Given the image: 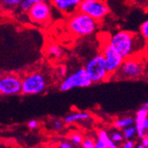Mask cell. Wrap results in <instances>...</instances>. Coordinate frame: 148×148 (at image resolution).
Instances as JSON below:
<instances>
[{
  "mask_svg": "<svg viewBox=\"0 0 148 148\" xmlns=\"http://www.w3.org/2000/svg\"><path fill=\"white\" fill-rule=\"evenodd\" d=\"M108 41L125 59L131 56L139 55L146 46V42L140 35L132 32L120 30L108 37Z\"/></svg>",
  "mask_w": 148,
  "mask_h": 148,
  "instance_id": "obj_1",
  "label": "cell"
},
{
  "mask_svg": "<svg viewBox=\"0 0 148 148\" xmlns=\"http://www.w3.org/2000/svg\"><path fill=\"white\" fill-rule=\"evenodd\" d=\"M99 22L90 17L88 14L77 11L68 17L66 25L70 34L73 36L87 37L93 34L99 27Z\"/></svg>",
  "mask_w": 148,
  "mask_h": 148,
  "instance_id": "obj_2",
  "label": "cell"
},
{
  "mask_svg": "<svg viewBox=\"0 0 148 148\" xmlns=\"http://www.w3.org/2000/svg\"><path fill=\"white\" fill-rule=\"evenodd\" d=\"M147 63L140 55L125 58L120 68L111 76L110 79L125 80L139 79L145 76Z\"/></svg>",
  "mask_w": 148,
  "mask_h": 148,
  "instance_id": "obj_3",
  "label": "cell"
},
{
  "mask_svg": "<svg viewBox=\"0 0 148 148\" xmlns=\"http://www.w3.org/2000/svg\"><path fill=\"white\" fill-rule=\"evenodd\" d=\"M88 74L93 83H100L110 79V74L108 71L104 57L101 53L91 56L84 65Z\"/></svg>",
  "mask_w": 148,
  "mask_h": 148,
  "instance_id": "obj_4",
  "label": "cell"
},
{
  "mask_svg": "<svg viewBox=\"0 0 148 148\" xmlns=\"http://www.w3.org/2000/svg\"><path fill=\"white\" fill-rule=\"evenodd\" d=\"M47 88V78L41 71H32L22 77V94H41Z\"/></svg>",
  "mask_w": 148,
  "mask_h": 148,
  "instance_id": "obj_5",
  "label": "cell"
},
{
  "mask_svg": "<svg viewBox=\"0 0 148 148\" xmlns=\"http://www.w3.org/2000/svg\"><path fill=\"white\" fill-rule=\"evenodd\" d=\"M92 80L84 67L79 68L62 79L59 88L61 91H69L76 88H87L92 84Z\"/></svg>",
  "mask_w": 148,
  "mask_h": 148,
  "instance_id": "obj_6",
  "label": "cell"
},
{
  "mask_svg": "<svg viewBox=\"0 0 148 148\" xmlns=\"http://www.w3.org/2000/svg\"><path fill=\"white\" fill-rule=\"evenodd\" d=\"M79 11L101 22L109 14V7L106 0H81Z\"/></svg>",
  "mask_w": 148,
  "mask_h": 148,
  "instance_id": "obj_7",
  "label": "cell"
},
{
  "mask_svg": "<svg viewBox=\"0 0 148 148\" xmlns=\"http://www.w3.org/2000/svg\"><path fill=\"white\" fill-rule=\"evenodd\" d=\"M100 53L103 55V57H104V61L106 63L108 71L109 72L110 76H112L120 68L125 58L111 45L109 42L108 41V38L105 42H101Z\"/></svg>",
  "mask_w": 148,
  "mask_h": 148,
  "instance_id": "obj_8",
  "label": "cell"
},
{
  "mask_svg": "<svg viewBox=\"0 0 148 148\" xmlns=\"http://www.w3.org/2000/svg\"><path fill=\"white\" fill-rule=\"evenodd\" d=\"M0 93L14 96L22 93V77L16 73H5L0 78Z\"/></svg>",
  "mask_w": 148,
  "mask_h": 148,
  "instance_id": "obj_9",
  "label": "cell"
},
{
  "mask_svg": "<svg viewBox=\"0 0 148 148\" xmlns=\"http://www.w3.org/2000/svg\"><path fill=\"white\" fill-rule=\"evenodd\" d=\"M51 4L50 2H41L33 4L30 10L26 14L32 23L43 25L51 20Z\"/></svg>",
  "mask_w": 148,
  "mask_h": 148,
  "instance_id": "obj_10",
  "label": "cell"
},
{
  "mask_svg": "<svg viewBox=\"0 0 148 148\" xmlns=\"http://www.w3.org/2000/svg\"><path fill=\"white\" fill-rule=\"evenodd\" d=\"M81 0H51L53 7L64 16H71L79 11V6Z\"/></svg>",
  "mask_w": 148,
  "mask_h": 148,
  "instance_id": "obj_11",
  "label": "cell"
},
{
  "mask_svg": "<svg viewBox=\"0 0 148 148\" xmlns=\"http://www.w3.org/2000/svg\"><path fill=\"white\" fill-rule=\"evenodd\" d=\"M147 116H148V107L143 105L137 110L135 117V124H136L135 127L136 129V135L139 138H143L145 136V131L143 128V123Z\"/></svg>",
  "mask_w": 148,
  "mask_h": 148,
  "instance_id": "obj_12",
  "label": "cell"
},
{
  "mask_svg": "<svg viewBox=\"0 0 148 148\" xmlns=\"http://www.w3.org/2000/svg\"><path fill=\"white\" fill-rule=\"evenodd\" d=\"M44 53H45V54L48 57L51 59H60L62 57L64 53V50L61 45L53 42L47 44L45 50H44Z\"/></svg>",
  "mask_w": 148,
  "mask_h": 148,
  "instance_id": "obj_13",
  "label": "cell"
},
{
  "mask_svg": "<svg viewBox=\"0 0 148 148\" xmlns=\"http://www.w3.org/2000/svg\"><path fill=\"white\" fill-rule=\"evenodd\" d=\"M90 117V115L87 112H74V113H71L66 116L64 117L63 121L66 124H72V123L79 122V121H85L88 119Z\"/></svg>",
  "mask_w": 148,
  "mask_h": 148,
  "instance_id": "obj_14",
  "label": "cell"
},
{
  "mask_svg": "<svg viewBox=\"0 0 148 148\" xmlns=\"http://www.w3.org/2000/svg\"><path fill=\"white\" fill-rule=\"evenodd\" d=\"M22 1L23 0H0V3H1V7L4 11L12 12L18 8Z\"/></svg>",
  "mask_w": 148,
  "mask_h": 148,
  "instance_id": "obj_15",
  "label": "cell"
},
{
  "mask_svg": "<svg viewBox=\"0 0 148 148\" xmlns=\"http://www.w3.org/2000/svg\"><path fill=\"white\" fill-rule=\"evenodd\" d=\"M110 137L108 136V133L105 130H100L99 132L98 141L96 142L94 148H108V143L109 141Z\"/></svg>",
  "mask_w": 148,
  "mask_h": 148,
  "instance_id": "obj_16",
  "label": "cell"
},
{
  "mask_svg": "<svg viewBox=\"0 0 148 148\" xmlns=\"http://www.w3.org/2000/svg\"><path fill=\"white\" fill-rule=\"evenodd\" d=\"M135 123V118L130 117V116H125V117H122L119 118V119L116 120L113 123L114 127L116 128H120V129H124L125 127H131V125Z\"/></svg>",
  "mask_w": 148,
  "mask_h": 148,
  "instance_id": "obj_17",
  "label": "cell"
},
{
  "mask_svg": "<svg viewBox=\"0 0 148 148\" xmlns=\"http://www.w3.org/2000/svg\"><path fill=\"white\" fill-rule=\"evenodd\" d=\"M139 32H140L141 36L146 42V45H148V19L144 21L142 23V25H140Z\"/></svg>",
  "mask_w": 148,
  "mask_h": 148,
  "instance_id": "obj_18",
  "label": "cell"
},
{
  "mask_svg": "<svg viewBox=\"0 0 148 148\" xmlns=\"http://www.w3.org/2000/svg\"><path fill=\"white\" fill-rule=\"evenodd\" d=\"M136 133V127H133L132 125H131V127H125V128L123 129V135H124V137H125V139H127V140H130L133 136H135Z\"/></svg>",
  "mask_w": 148,
  "mask_h": 148,
  "instance_id": "obj_19",
  "label": "cell"
},
{
  "mask_svg": "<svg viewBox=\"0 0 148 148\" xmlns=\"http://www.w3.org/2000/svg\"><path fill=\"white\" fill-rule=\"evenodd\" d=\"M56 75L58 78H61V79H64L66 76H67V73H68V69L66 66L64 65H60L59 67L56 69Z\"/></svg>",
  "mask_w": 148,
  "mask_h": 148,
  "instance_id": "obj_20",
  "label": "cell"
},
{
  "mask_svg": "<svg viewBox=\"0 0 148 148\" xmlns=\"http://www.w3.org/2000/svg\"><path fill=\"white\" fill-rule=\"evenodd\" d=\"M33 4H31L30 2L26 1V0H23V1L21 2L20 5L18 6L17 10L21 13H27L29 10H30L31 6H32Z\"/></svg>",
  "mask_w": 148,
  "mask_h": 148,
  "instance_id": "obj_21",
  "label": "cell"
},
{
  "mask_svg": "<svg viewBox=\"0 0 148 148\" xmlns=\"http://www.w3.org/2000/svg\"><path fill=\"white\" fill-rule=\"evenodd\" d=\"M111 139L113 140V142L115 143H120L123 141V139L125 138L124 137V135L122 133L118 132V131H116V132H113L112 134H111Z\"/></svg>",
  "mask_w": 148,
  "mask_h": 148,
  "instance_id": "obj_22",
  "label": "cell"
},
{
  "mask_svg": "<svg viewBox=\"0 0 148 148\" xmlns=\"http://www.w3.org/2000/svg\"><path fill=\"white\" fill-rule=\"evenodd\" d=\"M96 143L92 139H86L82 142V147L83 148H94Z\"/></svg>",
  "mask_w": 148,
  "mask_h": 148,
  "instance_id": "obj_23",
  "label": "cell"
},
{
  "mask_svg": "<svg viewBox=\"0 0 148 148\" xmlns=\"http://www.w3.org/2000/svg\"><path fill=\"white\" fill-rule=\"evenodd\" d=\"M71 141L73 144H75V145H80L81 143H82V136L79 134H74L71 136Z\"/></svg>",
  "mask_w": 148,
  "mask_h": 148,
  "instance_id": "obj_24",
  "label": "cell"
},
{
  "mask_svg": "<svg viewBox=\"0 0 148 148\" xmlns=\"http://www.w3.org/2000/svg\"><path fill=\"white\" fill-rule=\"evenodd\" d=\"M27 125L30 129H35L37 127H38V122H37L36 120H30L28 122Z\"/></svg>",
  "mask_w": 148,
  "mask_h": 148,
  "instance_id": "obj_25",
  "label": "cell"
},
{
  "mask_svg": "<svg viewBox=\"0 0 148 148\" xmlns=\"http://www.w3.org/2000/svg\"><path fill=\"white\" fill-rule=\"evenodd\" d=\"M122 148H135V143L131 140H128L122 145Z\"/></svg>",
  "mask_w": 148,
  "mask_h": 148,
  "instance_id": "obj_26",
  "label": "cell"
},
{
  "mask_svg": "<svg viewBox=\"0 0 148 148\" xmlns=\"http://www.w3.org/2000/svg\"><path fill=\"white\" fill-rule=\"evenodd\" d=\"M53 127L56 129V130H60L62 128V122L60 121V120H55L53 122Z\"/></svg>",
  "mask_w": 148,
  "mask_h": 148,
  "instance_id": "obj_27",
  "label": "cell"
},
{
  "mask_svg": "<svg viewBox=\"0 0 148 148\" xmlns=\"http://www.w3.org/2000/svg\"><path fill=\"white\" fill-rule=\"evenodd\" d=\"M108 148H118V147L116 146V143L113 142V140L111 139V138L109 139V141H108Z\"/></svg>",
  "mask_w": 148,
  "mask_h": 148,
  "instance_id": "obj_28",
  "label": "cell"
},
{
  "mask_svg": "<svg viewBox=\"0 0 148 148\" xmlns=\"http://www.w3.org/2000/svg\"><path fill=\"white\" fill-rule=\"evenodd\" d=\"M26 1L30 2L31 4H36L41 2H51V0H26Z\"/></svg>",
  "mask_w": 148,
  "mask_h": 148,
  "instance_id": "obj_29",
  "label": "cell"
},
{
  "mask_svg": "<svg viewBox=\"0 0 148 148\" xmlns=\"http://www.w3.org/2000/svg\"><path fill=\"white\" fill-rule=\"evenodd\" d=\"M59 148H71V145L70 143H67V142H62L60 146H59Z\"/></svg>",
  "mask_w": 148,
  "mask_h": 148,
  "instance_id": "obj_30",
  "label": "cell"
},
{
  "mask_svg": "<svg viewBox=\"0 0 148 148\" xmlns=\"http://www.w3.org/2000/svg\"><path fill=\"white\" fill-rule=\"evenodd\" d=\"M143 128H144L145 131L148 130V116L145 118V120L144 123H143Z\"/></svg>",
  "mask_w": 148,
  "mask_h": 148,
  "instance_id": "obj_31",
  "label": "cell"
},
{
  "mask_svg": "<svg viewBox=\"0 0 148 148\" xmlns=\"http://www.w3.org/2000/svg\"><path fill=\"white\" fill-rule=\"evenodd\" d=\"M142 144L145 146V148L148 146V136H145L142 138Z\"/></svg>",
  "mask_w": 148,
  "mask_h": 148,
  "instance_id": "obj_32",
  "label": "cell"
},
{
  "mask_svg": "<svg viewBox=\"0 0 148 148\" xmlns=\"http://www.w3.org/2000/svg\"><path fill=\"white\" fill-rule=\"evenodd\" d=\"M145 77L146 80L148 81V65L146 66V71H145Z\"/></svg>",
  "mask_w": 148,
  "mask_h": 148,
  "instance_id": "obj_33",
  "label": "cell"
},
{
  "mask_svg": "<svg viewBox=\"0 0 148 148\" xmlns=\"http://www.w3.org/2000/svg\"><path fill=\"white\" fill-rule=\"evenodd\" d=\"M136 148H145V146L143 144H141V145H137Z\"/></svg>",
  "mask_w": 148,
  "mask_h": 148,
  "instance_id": "obj_34",
  "label": "cell"
},
{
  "mask_svg": "<svg viewBox=\"0 0 148 148\" xmlns=\"http://www.w3.org/2000/svg\"><path fill=\"white\" fill-rule=\"evenodd\" d=\"M144 105H145V106H147V107H148V100H147V101H146V102L145 103V104H144Z\"/></svg>",
  "mask_w": 148,
  "mask_h": 148,
  "instance_id": "obj_35",
  "label": "cell"
},
{
  "mask_svg": "<svg viewBox=\"0 0 148 148\" xmlns=\"http://www.w3.org/2000/svg\"><path fill=\"white\" fill-rule=\"evenodd\" d=\"M146 148H148V146H147V147H146Z\"/></svg>",
  "mask_w": 148,
  "mask_h": 148,
  "instance_id": "obj_36",
  "label": "cell"
}]
</instances>
